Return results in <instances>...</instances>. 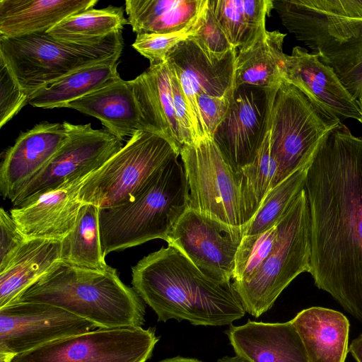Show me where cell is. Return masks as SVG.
Listing matches in <instances>:
<instances>
[{"instance_id": "6da1fadb", "label": "cell", "mask_w": 362, "mask_h": 362, "mask_svg": "<svg viewBox=\"0 0 362 362\" xmlns=\"http://www.w3.org/2000/svg\"><path fill=\"white\" fill-rule=\"evenodd\" d=\"M304 189L310 213L309 273L362 323V136L342 122L320 144Z\"/></svg>"}, {"instance_id": "7a4b0ae2", "label": "cell", "mask_w": 362, "mask_h": 362, "mask_svg": "<svg viewBox=\"0 0 362 362\" xmlns=\"http://www.w3.org/2000/svg\"><path fill=\"white\" fill-rule=\"evenodd\" d=\"M132 276L133 288L158 322L175 319L193 325L223 326L246 313L231 281L205 275L171 245L142 258L132 267Z\"/></svg>"}, {"instance_id": "3957f363", "label": "cell", "mask_w": 362, "mask_h": 362, "mask_svg": "<svg viewBox=\"0 0 362 362\" xmlns=\"http://www.w3.org/2000/svg\"><path fill=\"white\" fill-rule=\"evenodd\" d=\"M13 302L58 306L98 328L141 327L145 322V302L110 266L100 271L59 261Z\"/></svg>"}, {"instance_id": "277c9868", "label": "cell", "mask_w": 362, "mask_h": 362, "mask_svg": "<svg viewBox=\"0 0 362 362\" xmlns=\"http://www.w3.org/2000/svg\"><path fill=\"white\" fill-rule=\"evenodd\" d=\"M178 156L164 165L134 201L98 209L104 257L153 239L166 240L175 223L189 209L188 184Z\"/></svg>"}, {"instance_id": "5b68a950", "label": "cell", "mask_w": 362, "mask_h": 362, "mask_svg": "<svg viewBox=\"0 0 362 362\" xmlns=\"http://www.w3.org/2000/svg\"><path fill=\"white\" fill-rule=\"evenodd\" d=\"M122 31L98 41L69 42L47 33L0 36V61L29 98L40 88L81 69L119 60Z\"/></svg>"}, {"instance_id": "8992f818", "label": "cell", "mask_w": 362, "mask_h": 362, "mask_svg": "<svg viewBox=\"0 0 362 362\" xmlns=\"http://www.w3.org/2000/svg\"><path fill=\"white\" fill-rule=\"evenodd\" d=\"M273 249L245 281H233L245 312L255 317L268 311L281 292L299 274L310 272V213L303 189L278 223Z\"/></svg>"}, {"instance_id": "52a82bcc", "label": "cell", "mask_w": 362, "mask_h": 362, "mask_svg": "<svg viewBox=\"0 0 362 362\" xmlns=\"http://www.w3.org/2000/svg\"><path fill=\"white\" fill-rule=\"evenodd\" d=\"M341 122L284 80L274 98L269 130L276 185L308 167L325 136Z\"/></svg>"}, {"instance_id": "ba28073f", "label": "cell", "mask_w": 362, "mask_h": 362, "mask_svg": "<svg viewBox=\"0 0 362 362\" xmlns=\"http://www.w3.org/2000/svg\"><path fill=\"white\" fill-rule=\"evenodd\" d=\"M178 156L163 136L139 130L88 177L79 193L81 203L105 209L131 202L164 165Z\"/></svg>"}, {"instance_id": "9c48e42d", "label": "cell", "mask_w": 362, "mask_h": 362, "mask_svg": "<svg viewBox=\"0 0 362 362\" xmlns=\"http://www.w3.org/2000/svg\"><path fill=\"white\" fill-rule=\"evenodd\" d=\"M141 327L97 328L47 343L10 362H146L159 337Z\"/></svg>"}, {"instance_id": "30bf717a", "label": "cell", "mask_w": 362, "mask_h": 362, "mask_svg": "<svg viewBox=\"0 0 362 362\" xmlns=\"http://www.w3.org/2000/svg\"><path fill=\"white\" fill-rule=\"evenodd\" d=\"M180 156L189 188V209L242 228L235 174L211 138L184 145Z\"/></svg>"}, {"instance_id": "8fae6325", "label": "cell", "mask_w": 362, "mask_h": 362, "mask_svg": "<svg viewBox=\"0 0 362 362\" xmlns=\"http://www.w3.org/2000/svg\"><path fill=\"white\" fill-rule=\"evenodd\" d=\"M68 134L64 145L47 165L18 193L12 203L21 207L64 182L90 175L122 148V142L106 129L91 124L63 122Z\"/></svg>"}, {"instance_id": "7c38bea8", "label": "cell", "mask_w": 362, "mask_h": 362, "mask_svg": "<svg viewBox=\"0 0 362 362\" xmlns=\"http://www.w3.org/2000/svg\"><path fill=\"white\" fill-rule=\"evenodd\" d=\"M279 88L242 85L234 88L228 113L212 139L235 173L252 163L270 130Z\"/></svg>"}, {"instance_id": "4fadbf2b", "label": "cell", "mask_w": 362, "mask_h": 362, "mask_svg": "<svg viewBox=\"0 0 362 362\" xmlns=\"http://www.w3.org/2000/svg\"><path fill=\"white\" fill-rule=\"evenodd\" d=\"M242 238V228L189 209L165 241L205 275L215 280L230 281Z\"/></svg>"}, {"instance_id": "5bb4252c", "label": "cell", "mask_w": 362, "mask_h": 362, "mask_svg": "<svg viewBox=\"0 0 362 362\" xmlns=\"http://www.w3.org/2000/svg\"><path fill=\"white\" fill-rule=\"evenodd\" d=\"M97 328L93 322L58 306L13 302L0 308V354L13 358L54 340Z\"/></svg>"}, {"instance_id": "9a60e30c", "label": "cell", "mask_w": 362, "mask_h": 362, "mask_svg": "<svg viewBox=\"0 0 362 362\" xmlns=\"http://www.w3.org/2000/svg\"><path fill=\"white\" fill-rule=\"evenodd\" d=\"M296 40L330 66L356 100L362 89V19L307 21L281 18Z\"/></svg>"}, {"instance_id": "2e32d148", "label": "cell", "mask_w": 362, "mask_h": 362, "mask_svg": "<svg viewBox=\"0 0 362 362\" xmlns=\"http://www.w3.org/2000/svg\"><path fill=\"white\" fill-rule=\"evenodd\" d=\"M237 53V49L233 48L223 59L211 58L187 38L167 56L166 63L179 81L189 109L196 144L209 137L199 112L197 96H233Z\"/></svg>"}, {"instance_id": "e0dca14e", "label": "cell", "mask_w": 362, "mask_h": 362, "mask_svg": "<svg viewBox=\"0 0 362 362\" xmlns=\"http://www.w3.org/2000/svg\"><path fill=\"white\" fill-rule=\"evenodd\" d=\"M284 80L341 122L350 118L362 124L358 101L317 54L310 53L299 46L294 47L291 54L285 56Z\"/></svg>"}, {"instance_id": "ac0fdd59", "label": "cell", "mask_w": 362, "mask_h": 362, "mask_svg": "<svg viewBox=\"0 0 362 362\" xmlns=\"http://www.w3.org/2000/svg\"><path fill=\"white\" fill-rule=\"evenodd\" d=\"M68 138L64 123L43 122L21 132L5 153L0 190L12 202L21 189L49 162Z\"/></svg>"}, {"instance_id": "d6986e66", "label": "cell", "mask_w": 362, "mask_h": 362, "mask_svg": "<svg viewBox=\"0 0 362 362\" xmlns=\"http://www.w3.org/2000/svg\"><path fill=\"white\" fill-rule=\"evenodd\" d=\"M88 176L66 182L26 205L11 210V216L26 240L62 241L72 230L82 205L80 190Z\"/></svg>"}, {"instance_id": "ffe728a7", "label": "cell", "mask_w": 362, "mask_h": 362, "mask_svg": "<svg viewBox=\"0 0 362 362\" xmlns=\"http://www.w3.org/2000/svg\"><path fill=\"white\" fill-rule=\"evenodd\" d=\"M236 355L250 362H308L302 339L290 320L262 322L247 320L226 331Z\"/></svg>"}, {"instance_id": "44dd1931", "label": "cell", "mask_w": 362, "mask_h": 362, "mask_svg": "<svg viewBox=\"0 0 362 362\" xmlns=\"http://www.w3.org/2000/svg\"><path fill=\"white\" fill-rule=\"evenodd\" d=\"M132 81L142 115L143 131L163 136L180 153L184 142L175 117L171 75L166 62L149 66Z\"/></svg>"}, {"instance_id": "7402d4cb", "label": "cell", "mask_w": 362, "mask_h": 362, "mask_svg": "<svg viewBox=\"0 0 362 362\" xmlns=\"http://www.w3.org/2000/svg\"><path fill=\"white\" fill-rule=\"evenodd\" d=\"M71 108L99 119L122 142L143 131L141 112L132 80L122 78L95 92L67 103Z\"/></svg>"}, {"instance_id": "603a6c76", "label": "cell", "mask_w": 362, "mask_h": 362, "mask_svg": "<svg viewBox=\"0 0 362 362\" xmlns=\"http://www.w3.org/2000/svg\"><path fill=\"white\" fill-rule=\"evenodd\" d=\"M291 321L302 339L308 362H345L349 322L341 313L311 307Z\"/></svg>"}, {"instance_id": "cb8c5ba5", "label": "cell", "mask_w": 362, "mask_h": 362, "mask_svg": "<svg viewBox=\"0 0 362 362\" xmlns=\"http://www.w3.org/2000/svg\"><path fill=\"white\" fill-rule=\"evenodd\" d=\"M98 0H1L0 36L47 33L66 18L93 8Z\"/></svg>"}, {"instance_id": "d4e9b609", "label": "cell", "mask_w": 362, "mask_h": 362, "mask_svg": "<svg viewBox=\"0 0 362 362\" xmlns=\"http://www.w3.org/2000/svg\"><path fill=\"white\" fill-rule=\"evenodd\" d=\"M286 34L265 30L250 45L239 49L234 70V88L242 85L279 88L284 80Z\"/></svg>"}, {"instance_id": "484cf974", "label": "cell", "mask_w": 362, "mask_h": 362, "mask_svg": "<svg viewBox=\"0 0 362 362\" xmlns=\"http://www.w3.org/2000/svg\"><path fill=\"white\" fill-rule=\"evenodd\" d=\"M62 241L26 240L0 272V308L13 302L26 288L61 261Z\"/></svg>"}, {"instance_id": "4316f807", "label": "cell", "mask_w": 362, "mask_h": 362, "mask_svg": "<svg viewBox=\"0 0 362 362\" xmlns=\"http://www.w3.org/2000/svg\"><path fill=\"white\" fill-rule=\"evenodd\" d=\"M208 0H127L128 24L136 35L180 31L196 22Z\"/></svg>"}, {"instance_id": "83f0119b", "label": "cell", "mask_w": 362, "mask_h": 362, "mask_svg": "<svg viewBox=\"0 0 362 362\" xmlns=\"http://www.w3.org/2000/svg\"><path fill=\"white\" fill-rule=\"evenodd\" d=\"M208 8L235 49L252 44L266 30L272 0H208Z\"/></svg>"}, {"instance_id": "f1b7e54d", "label": "cell", "mask_w": 362, "mask_h": 362, "mask_svg": "<svg viewBox=\"0 0 362 362\" xmlns=\"http://www.w3.org/2000/svg\"><path fill=\"white\" fill-rule=\"evenodd\" d=\"M118 60L102 62L77 70L33 94L28 104L44 109L64 107L76 99L121 78Z\"/></svg>"}, {"instance_id": "f546056e", "label": "cell", "mask_w": 362, "mask_h": 362, "mask_svg": "<svg viewBox=\"0 0 362 362\" xmlns=\"http://www.w3.org/2000/svg\"><path fill=\"white\" fill-rule=\"evenodd\" d=\"M61 261L88 269L109 267L101 248L97 206L81 205L72 230L62 240Z\"/></svg>"}, {"instance_id": "4dcf8cb0", "label": "cell", "mask_w": 362, "mask_h": 362, "mask_svg": "<svg viewBox=\"0 0 362 362\" xmlns=\"http://www.w3.org/2000/svg\"><path fill=\"white\" fill-rule=\"evenodd\" d=\"M127 24L124 8L109 6L100 9L91 8L73 14L47 33L65 41H98L122 30Z\"/></svg>"}, {"instance_id": "1f68e13d", "label": "cell", "mask_w": 362, "mask_h": 362, "mask_svg": "<svg viewBox=\"0 0 362 362\" xmlns=\"http://www.w3.org/2000/svg\"><path fill=\"white\" fill-rule=\"evenodd\" d=\"M277 164L270 151L269 132L254 161L235 173L239 189L242 229L276 185Z\"/></svg>"}, {"instance_id": "d6a6232c", "label": "cell", "mask_w": 362, "mask_h": 362, "mask_svg": "<svg viewBox=\"0 0 362 362\" xmlns=\"http://www.w3.org/2000/svg\"><path fill=\"white\" fill-rule=\"evenodd\" d=\"M308 167L294 172L269 191L255 214L243 228V236L262 233L279 223L304 189Z\"/></svg>"}, {"instance_id": "836d02e7", "label": "cell", "mask_w": 362, "mask_h": 362, "mask_svg": "<svg viewBox=\"0 0 362 362\" xmlns=\"http://www.w3.org/2000/svg\"><path fill=\"white\" fill-rule=\"evenodd\" d=\"M279 18L307 21L362 19V0H272Z\"/></svg>"}, {"instance_id": "e575fe53", "label": "cell", "mask_w": 362, "mask_h": 362, "mask_svg": "<svg viewBox=\"0 0 362 362\" xmlns=\"http://www.w3.org/2000/svg\"><path fill=\"white\" fill-rule=\"evenodd\" d=\"M279 232L278 223L259 234L243 236L235 256L233 281H245L271 253Z\"/></svg>"}, {"instance_id": "d590c367", "label": "cell", "mask_w": 362, "mask_h": 362, "mask_svg": "<svg viewBox=\"0 0 362 362\" xmlns=\"http://www.w3.org/2000/svg\"><path fill=\"white\" fill-rule=\"evenodd\" d=\"M202 15L196 22L180 31L168 33L138 34L132 47L149 60L150 66L163 64L166 62L169 52L177 44L187 39L197 30Z\"/></svg>"}, {"instance_id": "8d00e7d4", "label": "cell", "mask_w": 362, "mask_h": 362, "mask_svg": "<svg viewBox=\"0 0 362 362\" xmlns=\"http://www.w3.org/2000/svg\"><path fill=\"white\" fill-rule=\"evenodd\" d=\"M188 38L194 41L211 58L223 59L235 48L209 10L208 6L201 16L198 28Z\"/></svg>"}, {"instance_id": "74e56055", "label": "cell", "mask_w": 362, "mask_h": 362, "mask_svg": "<svg viewBox=\"0 0 362 362\" xmlns=\"http://www.w3.org/2000/svg\"><path fill=\"white\" fill-rule=\"evenodd\" d=\"M27 104L28 98L21 90L6 66L0 61V127Z\"/></svg>"}, {"instance_id": "f35d334b", "label": "cell", "mask_w": 362, "mask_h": 362, "mask_svg": "<svg viewBox=\"0 0 362 362\" xmlns=\"http://www.w3.org/2000/svg\"><path fill=\"white\" fill-rule=\"evenodd\" d=\"M232 97L200 94L197 96V107L206 134L212 136L226 117Z\"/></svg>"}, {"instance_id": "ab89813d", "label": "cell", "mask_w": 362, "mask_h": 362, "mask_svg": "<svg viewBox=\"0 0 362 362\" xmlns=\"http://www.w3.org/2000/svg\"><path fill=\"white\" fill-rule=\"evenodd\" d=\"M0 272L2 271L18 252L26 240L16 223L3 207L0 209Z\"/></svg>"}, {"instance_id": "60d3db41", "label": "cell", "mask_w": 362, "mask_h": 362, "mask_svg": "<svg viewBox=\"0 0 362 362\" xmlns=\"http://www.w3.org/2000/svg\"><path fill=\"white\" fill-rule=\"evenodd\" d=\"M170 75L175 113L184 145H194L196 144V137L187 103L177 77L171 71Z\"/></svg>"}, {"instance_id": "b9f144b4", "label": "cell", "mask_w": 362, "mask_h": 362, "mask_svg": "<svg viewBox=\"0 0 362 362\" xmlns=\"http://www.w3.org/2000/svg\"><path fill=\"white\" fill-rule=\"evenodd\" d=\"M349 351L357 362H362V334L352 341Z\"/></svg>"}, {"instance_id": "7bdbcfd3", "label": "cell", "mask_w": 362, "mask_h": 362, "mask_svg": "<svg viewBox=\"0 0 362 362\" xmlns=\"http://www.w3.org/2000/svg\"><path fill=\"white\" fill-rule=\"evenodd\" d=\"M159 362H202L197 358H187L183 356H175L173 358H165Z\"/></svg>"}, {"instance_id": "ee69618b", "label": "cell", "mask_w": 362, "mask_h": 362, "mask_svg": "<svg viewBox=\"0 0 362 362\" xmlns=\"http://www.w3.org/2000/svg\"><path fill=\"white\" fill-rule=\"evenodd\" d=\"M217 362H250L247 359L235 355L234 356H224L219 358Z\"/></svg>"}, {"instance_id": "f6af8a7d", "label": "cell", "mask_w": 362, "mask_h": 362, "mask_svg": "<svg viewBox=\"0 0 362 362\" xmlns=\"http://www.w3.org/2000/svg\"><path fill=\"white\" fill-rule=\"evenodd\" d=\"M11 358L8 356L0 354V362H10Z\"/></svg>"}, {"instance_id": "bcb514c9", "label": "cell", "mask_w": 362, "mask_h": 362, "mask_svg": "<svg viewBox=\"0 0 362 362\" xmlns=\"http://www.w3.org/2000/svg\"><path fill=\"white\" fill-rule=\"evenodd\" d=\"M357 100L358 101V103H359V105H360V108H361V114H362V89H361V93H360L359 97L357 99Z\"/></svg>"}]
</instances>
